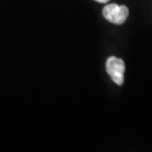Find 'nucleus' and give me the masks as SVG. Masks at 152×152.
I'll list each match as a JSON object with an SVG mask.
<instances>
[{"label": "nucleus", "mask_w": 152, "mask_h": 152, "mask_svg": "<svg viewBox=\"0 0 152 152\" xmlns=\"http://www.w3.org/2000/svg\"><path fill=\"white\" fill-rule=\"evenodd\" d=\"M106 70L115 84L120 85V86L123 85L124 79V70H126V65H124L123 59L118 58L115 56L109 57L106 62Z\"/></svg>", "instance_id": "nucleus-2"}, {"label": "nucleus", "mask_w": 152, "mask_h": 152, "mask_svg": "<svg viewBox=\"0 0 152 152\" xmlns=\"http://www.w3.org/2000/svg\"><path fill=\"white\" fill-rule=\"evenodd\" d=\"M129 13V9L124 5L109 4L103 9V16L105 19L115 25H121L126 22Z\"/></svg>", "instance_id": "nucleus-1"}, {"label": "nucleus", "mask_w": 152, "mask_h": 152, "mask_svg": "<svg viewBox=\"0 0 152 152\" xmlns=\"http://www.w3.org/2000/svg\"><path fill=\"white\" fill-rule=\"evenodd\" d=\"M95 1L99 2V3H107L110 1V0H95Z\"/></svg>", "instance_id": "nucleus-3"}]
</instances>
